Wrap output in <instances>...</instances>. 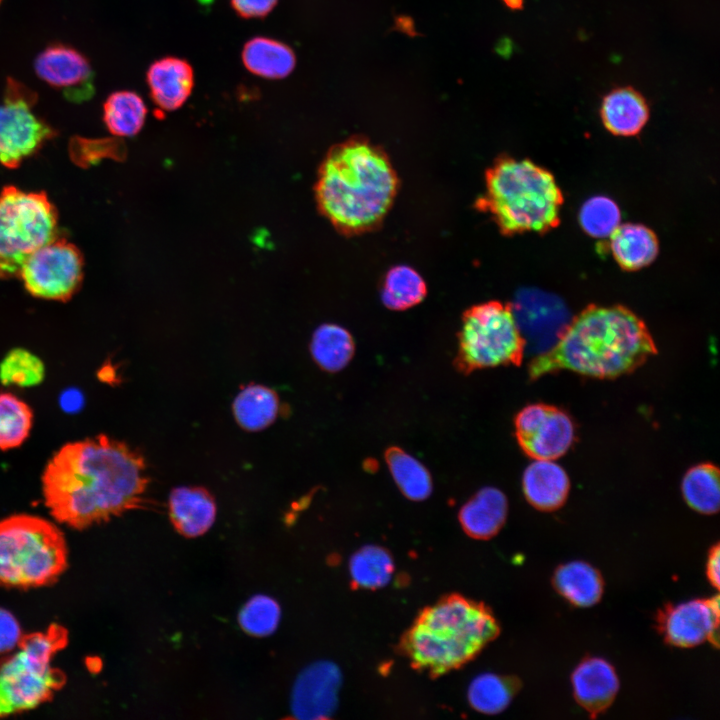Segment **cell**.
Returning <instances> with one entry per match:
<instances>
[{"instance_id": "cell-1", "label": "cell", "mask_w": 720, "mask_h": 720, "mask_svg": "<svg viewBox=\"0 0 720 720\" xmlns=\"http://www.w3.org/2000/svg\"><path fill=\"white\" fill-rule=\"evenodd\" d=\"M41 483L50 515L82 530L143 507L149 476L140 451L99 434L59 448Z\"/></svg>"}, {"instance_id": "cell-2", "label": "cell", "mask_w": 720, "mask_h": 720, "mask_svg": "<svg viewBox=\"0 0 720 720\" xmlns=\"http://www.w3.org/2000/svg\"><path fill=\"white\" fill-rule=\"evenodd\" d=\"M656 353L647 326L631 310L591 304L569 321L551 349L530 362L528 374L536 380L569 370L610 379L634 371Z\"/></svg>"}, {"instance_id": "cell-3", "label": "cell", "mask_w": 720, "mask_h": 720, "mask_svg": "<svg viewBox=\"0 0 720 720\" xmlns=\"http://www.w3.org/2000/svg\"><path fill=\"white\" fill-rule=\"evenodd\" d=\"M398 186L386 152L365 138L354 137L328 151L314 190L320 213L336 230L357 235L382 223Z\"/></svg>"}, {"instance_id": "cell-4", "label": "cell", "mask_w": 720, "mask_h": 720, "mask_svg": "<svg viewBox=\"0 0 720 720\" xmlns=\"http://www.w3.org/2000/svg\"><path fill=\"white\" fill-rule=\"evenodd\" d=\"M499 633L486 605L451 594L419 613L402 637L401 650L416 669L440 676L472 660Z\"/></svg>"}, {"instance_id": "cell-5", "label": "cell", "mask_w": 720, "mask_h": 720, "mask_svg": "<svg viewBox=\"0 0 720 720\" xmlns=\"http://www.w3.org/2000/svg\"><path fill=\"white\" fill-rule=\"evenodd\" d=\"M485 184L476 207L502 234L545 233L559 225L562 191L552 173L532 161L502 156L487 169Z\"/></svg>"}, {"instance_id": "cell-6", "label": "cell", "mask_w": 720, "mask_h": 720, "mask_svg": "<svg viewBox=\"0 0 720 720\" xmlns=\"http://www.w3.org/2000/svg\"><path fill=\"white\" fill-rule=\"evenodd\" d=\"M68 566L63 532L29 514L0 520V586L29 589L57 581Z\"/></svg>"}, {"instance_id": "cell-7", "label": "cell", "mask_w": 720, "mask_h": 720, "mask_svg": "<svg viewBox=\"0 0 720 720\" xmlns=\"http://www.w3.org/2000/svg\"><path fill=\"white\" fill-rule=\"evenodd\" d=\"M68 640L67 629L57 623L22 636L15 653L0 663V717L32 710L64 686L65 673L52 660Z\"/></svg>"}, {"instance_id": "cell-8", "label": "cell", "mask_w": 720, "mask_h": 720, "mask_svg": "<svg viewBox=\"0 0 720 720\" xmlns=\"http://www.w3.org/2000/svg\"><path fill=\"white\" fill-rule=\"evenodd\" d=\"M525 348L511 305L488 301L464 312L455 365L464 374L500 365L518 366Z\"/></svg>"}, {"instance_id": "cell-9", "label": "cell", "mask_w": 720, "mask_h": 720, "mask_svg": "<svg viewBox=\"0 0 720 720\" xmlns=\"http://www.w3.org/2000/svg\"><path fill=\"white\" fill-rule=\"evenodd\" d=\"M57 213L43 192L0 193V278L19 276L26 259L56 238Z\"/></svg>"}, {"instance_id": "cell-10", "label": "cell", "mask_w": 720, "mask_h": 720, "mask_svg": "<svg viewBox=\"0 0 720 720\" xmlns=\"http://www.w3.org/2000/svg\"><path fill=\"white\" fill-rule=\"evenodd\" d=\"M37 94L21 82L8 78L4 103L0 105V162L16 168L55 135V131L32 111Z\"/></svg>"}, {"instance_id": "cell-11", "label": "cell", "mask_w": 720, "mask_h": 720, "mask_svg": "<svg viewBox=\"0 0 720 720\" xmlns=\"http://www.w3.org/2000/svg\"><path fill=\"white\" fill-rule=\"evenodd\" d=\"M18 277L31 295L65 302L80 288L83 258L76 246L55 238L26 259Z\"/></svg>"}, {"instance_id": "cell-12", "label": "cell", "mask_w": 720, "mask_h": 720, "mask_svg": "<svg viewBox=\"0 0 720 720\" xmlns=\"http://www.w3.org/2000/svg\"><path fill=\"white\" fill-rule=\"evenodd\" d=\"M515 435L523 452L534 460H555L574 441V425L561 409L535 403L524 407L514 420Z\"/></svg>"}, {"instance_id": "cell-13", "label": "cell", "mask_w": 720, "mask_h": 720, "mask_svg": "<svg viewBox=\"0 0 720 720\" xmlns=\"http://www.w3.org/2000/svg\"><path fill=\"white\" fill-rule=\"evenodd\" d=\"M656 629L674 647L691 648L710 641L718 647L719 596L665 604L657 611Z\"/></svg>"}, {"instance_id": "cell-14", "label": "cell", "mask_w": 720, "mask_h": 720, "mask_svg": "<svg viewBox=\"0 0 720 720\" xmlns=\"http://www.w3.org/2000/svg\"><path fill=\"white\" fill-rule=\"evenodd\" d=\"M525 343L538 354L551 349L569 323L562 301L538 290H522L510 304Z\"/></svg>"}, {"instance_id": "cell-15", "label": "cell", "mask_w": 720, "mask_h": 720, "mask_svg": "<svg viewBox=\"0 0 720 720\" xmlns=\"http://www.w3.org/2000/svg\"><path fill=\"white\" fill-rule=\"evenodd\" d=\"M37 76L74 103L89 100L95 93L94 72L88 59L76 49L50 45L34 61Z\"/></svg>"}, {"instance_id": "cell-16", "label": "cell", "mask_w": 720, "mask_h": 720, "mask_svg": "<svg viewBox=\"0 0 720 720\" xmlns=\"http://www.w3.org/2000/svg\"><path fill=\"white\" fill-rule=\"evenodd\" d=\"M342 681L337 665L318 661L297 677L291 694V711L298 719H325L336 710Z\"/></svg>"}, {"instance_id": "cell-17", "label": "cell", "mask_w": 720, "mask_h": 720, "mask_svg": "<svg viewBox=\"0 0 720 720\" xmlns=\"http://www.w3.org/2000/svg\"><path fill=\"white\" fill-rule=\"evenodd\" d=\"M571 683L576 702L590 718L612 705L620 687L615 668L599 657L583 658L571 675Z\"/></svg>"}, {"instance_id": "cell-18", "label": "cell", "mask_w": 720, "mask_h": 720, "mask_svg": "<svg viewBox=\"0 0 720 720\" xmlns=\"http://www.w3.org/2000/svg\"><path fill=\"white\" fill-rule=\"evenodd\" d=\"M146 80L153 102L163 110L173 111L189 98L194 86V72L186 60L164 57L150 65Z\"/></svg>"}, {"instance_id": "cell-19", "label": "cell", "mask_w": 720, "mask_h": 720, "mask_svg": "<svg viewBox=\"0 0 720 720\" xmlns=\"http://www.w3.org/2000/svg\"><path fill=\"white\" fill-rule=\"evenodd\" d=\"M169 516L175 529L183 536L197 537L206 533L216 518L212 494L200 486H179L171 490Z\"/></svg>"}, {"instance_id": "cell-20", "label": "cell", "mask_w": 720, "mask_h": 720, "mask_svg": "<svg viewBox=\"0 0 720 720\" xmlns=\"http://www.w3.org/2000/svg\"><path fill=\"white\" fill-rule=\"evenodd\" d=\"M522 487L531 506L549 512L564 505L570 480L565 470L553 460H535L523 473Z\"/></svg>"}, {"instance_id": "cell-21", "label": "cell", "mask_w": 720, "mask_h": 720, "mask_svg": "<svg viewBox=\"0 0 720 720\" xmlns=\"http://www.w3.org/2000/svg\"><path fill=\"white\" fill-rule=\"evenodd\" d=\"M508 514L505 494L494 487L477 491L459 511L463 530L476 539H490L503 527Z\"/></svg>"}, {"instance_id": "cell-22", "label": "cell", "mask_w": 720, "mask_h": 720, "mask_svg": "<svg viewBox=\"0 0 720 720\" xmlns=\"http://www.w3.org/2000/svg\"><path fill=\"white\" fill-rule=\"evenodd\" d=\"M601 119L613 135H637L649 118L643 96L631 87L617 88L607 94L601 106Z\"/></svg>"}, {"instance_id": "cell-23", "label": "cell", "mask_w": 720, "mask_h": 720, "mask_svg": "<svg viewBox=\"0 0 720 720\" xmlns=\"http://www.w3.org/2000/svg\"><path fill=\"white\" fill-rule=\"evenodd\" d=\"M552 585L570 604L587 608L601 600L605 582L601 572L591 564L571 561L556 568Z\"/></svg>"}, {"instance_id": "cell-24", "label": "cell", "mask_w": 720, "mask_h": 720, "mask_svg": "<svg viewBox=\"0 0 720 720\" xmlns=\"http://www.w3.org/2000/svg\"><path fill=\"white\" fill-rule=\"evenodd\" d=\"M609 239L614 259L627 271L648 266L658 255L659 244L655 233L642 224H619Z\"/></svg>"}, {"instance_id": "cell-25", "label": "cell", "mask_w": 720, "mask_h": 720, "mask_svg": "<svg viewBox=\"0 0 720 720\" xmlns=\"http://www.w3.org/2000/svg\"><path fill=\"white\" fill-rule=\"evenodd\" d=\"M232 411L243 430L258 432L275 422L280 411V399L272 388L249 383L242 386L235 396Z\"/></svg>"}, {"instance_id": "cell-26", "label": "cell", "mask_w": 720, "mask_h": 720, "mask_svg": "<svg viewBox=\"0 0 720 720\" xmlns=\"http://www.w3.org/2000/svg\"><path fill=\"white\" fill-rule=\"evenodd\" d=\"M242 61L251 73L267 78L288 76L296 64L293 50L283 42L267 37H255L246 42Z\"/></svg>"}, {"instance_id": "cell-27", "label": "cell", "mask_w": 720, "mask_h": 720, "mask_svg": "<svg viewBox=\"0 0 720 720\" xmlns=\"http://www.w3.org/2000/svg\"><path fill=\"white\" fill-rule=\"evenodd\" d=\"M355 344L352 335L336 324H323L313 333L310 352L313 360L327 372L345 368L353 357Z\"/></svg>"}, {"instance_id": "cell-28", "label": "cell", "mask_w": 720, "mask_h": 720, "mask_svg": "<svg viewBox=\"0 0 720 720\" xmlns=\"http://www.w3.org/2000/svg\"><path fill=\"white\" fill-rule=\"evenodd\" d=\"M520 687V680L513 676L482 673L470 682L467 698L476 711L494 715L509 706Z\"/></svg>"}, {"instance_id": "cell-29", "label": "cell", "mask_w": 720, "mask_h": 720, "mask_svg": "<svg viewBox=\"0 0 720 720\" xmlns=\"http://www.w3.org/2000/svg\"><path fill=\"white\" fill-rule=\"evenodd\" d=\"M385 459L391 475L408 499L422 501L432 492V479L427 468L399 447H390Z\"/></svg>"}, {"instance_id": "cell-30", "label": "cell", "mask_w": 720, "mask_h": 720, "mask_svg": "<svg viewBox=\"0 0 720 720\" xmlns=\"http://www.w3.org/2000/svg\"><path fill=\"white\" fill-rule=\"evenodd\" d=\"M681 490L687 505L705 515L719 511V470L711 463L690 468L683 477Z\"/></svg>"}, {"instance_id": "cell-31", "label": "cell", "mask_w": 720, "mask_h": 720, "mask_svg": "<svg viewBox=\"0 0 720 720\" xmlns=\"http://www.w3.org/2000/svg\"><path fill=\"white\" fill-rule=\"evenodd\" d=\"M147 108L142 98L132 91H116L103 105V119L114 136H133L144 125Z\"/></svg>"}, {"instance_id": "cell-32", "label": "cell", "mask_w": 720, "mask_h": 720, "mask_svg": "<svg viewBox=\"0 0 720 720\" xmlns=\"http://www.w3.org/2000/svg\"><path fill=\"white\" fill-rule=\"evenodd\" d=\"M393 572L392 556L381 546H363L352 555L349 561L352 583L360 588H381L390 582Z\"/></svg>"}, {"instance_id": "cell-33", "label": "cell", "mask_w": 720, "mask_h": 720, "mask_svg": "<svg viewBox=\"0 0 720 720\" xmlns=\"http://www.w3.org/2000/svg\"><path fill=\"white\" fill-rule=\"evenodd\" d=\"M425 281L406 265L391 268L384 279L381 299L391 310H406L419 304L426 296Z\"/></svg>"}, {"instance_id": "cell-34", "label": "cell", "mask_w": 720, "mask_h": 720, "mask_svg": "<svg viewBox=\"0 0 720 720\" xmlns=\"http://www.w3.org/2000/svg\"><path fill=\"white\" fill-rule=\"evenodd\" d=\"M33 418L25 401L11 393H0V450L21 446L30 435Z\"/></svg>"}, {"instance_id": "cell-35", "label": "cell", "mask_w": 720, "mask_h": 720, "mask_svg": "<svg viewBox=\"0 0 720 720\" xmlns=\"http://www.w3.org/2000/svg\"><path fill=\"white\" fill-rule=\"evenodd\" d=\"M44 377L42 360L23 348L10 350L0 363V382L6 386L32 387L39 385Z\"/></svg>"}, {"instance_id": "cell-36", "label": "cell", "mask_w": 720, "mask_h": 720, "mask_svg": "<svg viewBox=\"0 0 720 720\" xmlns=\"http://www.w3.org/2000/svg\"><path fill=\"white\" fill-rule=\"evenodd\" d=\"M281 616L279 604L271 597L258 594L250 598L239 613V624L248 634L264 637L278 627Z\"/></svg>"}, {"instance_id": "cell-37", "label": "cell", "mask_w": 720, "mask_h": 720, "mask_svg": "<svg viewBox=\"0 0 720 720\" xmlns=\"http://www.w3.org/2000/svg\"><path fill=\"white\" fill-rule=\"evenodd\" d=\"M620 210L610 198L596 196L587 200L579 213L583 230L592 237L605 238L620 224Z\"/></svg>"}, {"instance_id": "cell-38", "label": "cell", "mask_w": 720, "mask_h": 720, "mask_svg": "<svg viewBox=\"0 0 720 720\" xmlns=\"http://www.w3.org/2000/svg\"><path fill=\"white\" fill-rule=\"evenodd\" d=\"M23 634L19 622L7 609L0 607V654L17 648Z\"/></svg>"}, {"instance_id": "cell-39", "label": "cell", "mask_w": 720, "mask_h": 720, "mask_svg": "<svg viewBox=\"0 0 720 720\" xmlns=\"http://www.w3.org/2000/svg\"><path fill=\"white\" fill-rule=\"evenodd\" d=\"M278 0H231L236 13L244 18H261L268 15Z\"/></svg>"}, {"instance_id": "cell-40", "label": "cell", "mask_w": 720, "mask_h": 720, "mask_svg": "<svg viewBox=\"0 0 720 720\" xmlns=\"http://www.w3.org/2000/svg\"><path fill=\"white\" fill-rule=\"evenodd\" d=\"M719 569H720V548L719 543L714 544L708 553L706 563V575L710 584L719 589Z\"/></svg>"}, {"instance_id": "cell-41", "label": "cell", "mask_w": 720, "mask_h": 720, "mask_svg": "<svg viewBox=\"0 0 720 720\" xmlns=\"http://www.w3.org/2000/svg\"><path fill=\"white\" fill-rule=\"evenodd\" d=\"M83 402V398L78 391H66L60 398V404L63 409L69 412L78 410Z\"/></svg>"}, {"instance_id": "cell-42", "label": "cell", "mask_w": 720, "mask_h": 720, "mask_svg": "<svg viewBox=\"0 0 720 720\" xmlns=\"http://www.w3.org/2000/svg\"><path fill=\"white\" fill-rule=\"evenodd\" d=\"M504 2L513 9L520 8L522 6L523 0H504Z\"/></svg>"}, {"instance_id": "cell-43", "label": "cell", "mask_w": 720, "mask_h": 720, "mask_svg": "<svg viewBox=\"0 0 720 720\" xmlns=\"http://www.w3.org/2000/svg\"><path fill=\"white\" fill-rule=\"evenodd\" d=\"M1 1H2V0H0V3H1Z\"/></svg>"}]
</instances>
